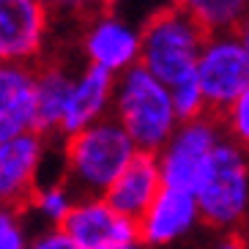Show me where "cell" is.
<instances>
[{
    "mask_svg": "<svg viewBox=\"0 0 249 249\" xmlns=\"http://www.w3.org/2000/svg\"><path fill=\"white\" fill-rule=\"evenodd\" d=\"M137 148L110 115L63 140V183L74 197H104Z\"/></svg>",
    "mask_w": 249,
    "mask_h": 249,
    "instance_id": "cell-1",
    "label": "cell"
},
{
    "mask_svg": "<svg viewBox=\"0 0 249 249\" xmlns=\"http://www.w3.org/2000/svg\"><path fill=\"white\" fill-rule=\"evenodd\" d=\"M110 118L129 134L140 154H156L178 126L170 88L142 66L115 77Z\"/></svg>",
    "mask_w": 249,
    "mask_h": 249,
    "instance_id": "cell-2",
    "label": "cell"
},
{
    "mask_svg": "<svg viewBox=\"0 0 249 249\" xmlns=\"http://www.w3.org/2000/svg\"><path fill=\"white\" fill-rule=\"evenodd\" d=\"M192 197L197 203L200 222L216 233H241L249 213V159L247 148L222 140L213 148Z\"/></svg>",
    "mask_w": 249,
    "mask_h": 249,
    "instance_id": "cell-3",
    "label": "cell"
},
{
    "mask_svg": "<svg viewBox=\"0 0 249 249\" xmlns=\"http://www.w3.org/2000/svg\"><path fill=\"white\" fill-rule=\"evenodd\" d=\"M203 41L205 33L181 8L161 6L140 28L137 66H142L167 88L181 85L195 77V63Z\"/></svg>",
    "mask_w": 249,
    "mask_h": 249,
    "instance_id": "cell-4",
    "label": "cell"
},
{
    "mask_svg": "<svg viewBox=\"0 0 249 249\" xmlns=\"http://www.w3.org/2000/svg\"><path fill=\"white\" fill-rule=\"evenodd\" d=\"M195 82L205 99L208 115H222L235 99L249 93L247 28L235 33L205 36L195 63Z\"/></svg>",
    "mask_w": 249,
    "mask_h": 249,
    "instance_id": "cell-5",
    "label": "cell"
},
{
    "mask_svg": "<svg viewBox=\"0 0 249 249\" xmlns=\"http://www.w3.org/2000/svg\"><path fill=\"white\" fill-rule=\"evenodd\" d=\"M225 140V132L216 115H203L195 121H181L167 142L154 154L159 167L161 186L189 192L195 189L197 178L203 176L213 148Z\"/></svg>",
    "mask_w": 249,
    "mask_h": 249,
    "instance_id": "cell-6",
    "label": "cell"
},
{
    "mask_svg": "<svg viewBox=\"0 0 249 249\" xmlns=\"http://www.w3.org/2000/svg\"><path fill=\"white\" fill-rule=\"evenodd\" d=\"M50 19L38 0H0V63L38 66L50 38Z\"/></svg>",
    "mask_w": 249,
    "mask_h": 249,
    "instance_id": "cell-7",
    "label": "cell"
},
{
    "mask_svg": "<svg viewBox=\"0 0 249 249\" xmlns=\"http://www.w3.org/2000/svg\"><path fill=\"white\" fill-rule=\"evenodd\" d=\"M60 230L77 249H129L137 241V222L121 216L104 197H77Z\"/></svg>",
    "mask_w": 249,
    "mask_h": 249,
    "instance_id": "cell-8",
    "label": "cell"
},
{
    "mask_svg": "<svg viewBox=\"0 0 249 249\" xmlns=\"http://www.w3.org/2000/svg\"><path fill=\"white\" fill-rule=\"evenodd\" d=\"M200 222L197 203L189 192L161 186L154 203L137 219V241L145 249H170L173 244L189 238Z\"/></svg>",
    "mask_w": 249,
    "mask_h": 249,
    "instance_id": "cell-9",
    "label": "cell"
},
{
    "mask_svg": "<svg viewBox=\"0 0 249 249\" xmlns=\"http://www.w3.org/2000/svg\"><path fill=\"white\" fill-rule=\"evenodd\" d=\"M47 142L50 140L36 132L0 142V208L25 211L30 195L38 186Z\"/></svg>",
    "mask_w": 249,
    "mask_h": 249,
    "instance_id": "cell-10",
    "label": "cell"
},
{
    "mask_svg": "<svg viewBox=\"0 0 249 249\" xmlns=\"http://www.w3.org/2000/svg\"><path fill=\"white\" fill-rule=\"evenodd\" d=\"M82 52H85L88 66L118 77V74L129 71L132 66H137L140 28L118 14H99L85 28Z\"/></svg>",
    "mask_w": 249,
    "mask_h": 249,
    "instance_id": "cell-11",
    "label": "cell"
},
{
    "mask_svg": "<svg viewBox=\"0 0 249 249\" xmlns=\"http://www.w3.org/2000/svg\"><path fill=\"white\" fill-rule=\"evenodd\" d=\"M112 85H115V77L93 66H85L74 74L66 110H63V121H60V132H58L60 137L66 140L110 115Z\"/></svg>",
    "mask_w": 249,
    "mask_h": 249,
    "instance_id": "cell-12",
    "label": "cell"
},
{
    "mask_svg": "<svg viewBox=\"0 0 249 249\" xmlns=\"http://www.w3.org/2000/svg\"><path fill=\"white\" fill-rule=\"evenodd\" d=\"M36 132L33 66L0 63V142Z\"/></svg>",
    "mask_w": 249,
    "mask_h": 249,
    "instance_id": "cell-13",
    "label": "cell"
},
{
    "mask_svg": "<svg viewBox=\"0 0 249 249\" xmlns=\"http://www.w3.org/2000/svg\"><path fill=\"white\" fill-rule=\"evenodd\" d=\"M161 189L159 167L154 154H134V159L124 167V173L112 181V186L104 192V203L121 216L137 222L145 208L154 203V197Z\"/></svg>",
    "mask_w": 249,
    "mask_h": 249,
    "instance_id": "cell-14",
    "label": "cell"
},
{
    "mask_svg": "<svg viewBox=\"0 0 249 249\" xmlns=\"http://www.w3.org/2000/svg\"><path fill=\"white\" fill-rule=\"evenodd\" d=\"M74 74L60 60H41L33 66V96H36V134L50 140L60 132L63 110L69 102Z\"/></svg>",
    "mask_w": 249,
    "mask_h": 249,
    "instance_id": "cell-15",
    "label": "cell"
},
{
    "mask_svg": "<svg viewBox=\"0 0 249 249\" xmlns=\"http://www.w3.org/2000/svg\"><path fill=\"white\" fill-rule=\"evenodd\" d=\"M205 36L235 33L247 28L249 0H173Z\"/></svg>",
    "mask_w": 249,
    "mask_h": 249,
    "instance_id": "cell-16",
    "label": "cell"
},
{
    "mask_svg": "<svg viewBox=\"0 0 249 249\" xmlns=\"http://www.w3.org/2000/svg\"><path fill=\"white\" fill-rule=\"evenodd\" d=\"M74 200H77L74 192L58 178V181H50V183H38L36 192L30 195L28 205H25V211L36 213L41 225H44V230L47 227H60L63 219L69 216V211H71Z\"/></svg>",
    "mask_w": 249,
    "mask_h": 249,
    "instance_id": "cell-17",
    "label": "cell"
},
{
    "mask_svg": "<svg viewBox=\"0 0 249 249\" xmlns=\"http://www.w3.org/2000/svg\"><path fill=\"white\" fill-rule=\"evenodd\" d=\"M170 99H173V110H176L178 124H181V121H195V118L208 115L205 99H203V93H200L195 77L181 82V85H173V88H170Z\"/></svg>",
    "mask_w": 249,
    "mask_h": 249,
    "instance_id": "cell-18",
    "label": "cell"
},
{
    "mask_svg": "<svg viewBox=\"0 0 249 249\" xmlns=\"http://www.w3.org/2000/svg\"><path fill=\"white\" fill-rule=\"evenodd\" d=\"M216 118H219V126H222V132H225V137L247 148V142H249V93H244L241 99H235Z\"/></svg>",
    "mask_w": 249,
    "mask_h": 249,
    "instance_id": "cell-19",
    "label": "cell"
},
{
    "mask_svg": "<svg viewBox=\"0 0 249 249\" xmlns=\"http://www.w3.org/2000/svg\"><path fill=\"white\" fill-rule=\"evenodd\" d=\"M30 233L25 211L0 208V249H28Z\"/></svg>",
    "mask_w": 249,
    "mask_h": 249,
    "instance_id": "cell-20",
    "label": "cell"
},
{
    "mask_svg": "<svg viewBox=\"0 0 249 249\" xmlns=\"http://www.w3.org/2000/svg\"><path fill=\"white\" fill-rule=\"evenodd\" d=\"M28 249H77L69 235L60 230V227H47V230H38L36 235H30Z\"/></svg>",
    "mask_w": 249,
    "mask_h": 249,
    "instance_id": "cell-21",
    "label": "cell"
},
{
    "mask_svg": "<svg viewBox=\"0 0 249 249\" xmlns=\"http://www.w3.org/2000/svg\"><path fill=\"white\" fill-rule=\"evenodd\" d=\"M38 3H41L52 17V14H74V11H82L90 0H38Z\"/></svg>",
    "mask_w": 249,
    "mask_h": 249,
    "instance_id": "cell-22",
    "label": "cell"
},
{
    "mask_svg": "<svg viewBox=\"0 0 249 249\" xmlns=\"http://www.w3.org/2000/svg\"><path fill=\"white\" fill-rule=\"evenodd\" d=\"M208 249H247V241L241 233H219Z\"/></svg>",
    "mask_w": 249,
    "mask_h": 249,
    "instance_id": "cell-23",
    "label": "cell"
},
{
    "mask_svg": "<svg viewBox=\"0 0 249 249\" xmlns=\"http://www.w3.org/2000/svg\"><path fill=\"white\" fill-rule=\"evenodd\" d=\"M154 3H161V6H173V0H154Z\"/></svg>",
    "mask_w": 249,
    "mask_h": 249,
    "instance_id": "cell-24",
    "label": "cell"
},
{
    "mask_svg": "<svg viewBox=\"0 0 249 249\" xmlns=\"http://www.w3.org/2000/svg\"><path fill=\"white\" fill-rule=\"evenodd\" d=\"M129 249H145V247H140V244H134V247H129Z\"/></svg>",
    "mask_w": 249,
    "mask_h": 249,
    "instance_id": "cell-25",
    "label": "cell"
}]
</instances>
